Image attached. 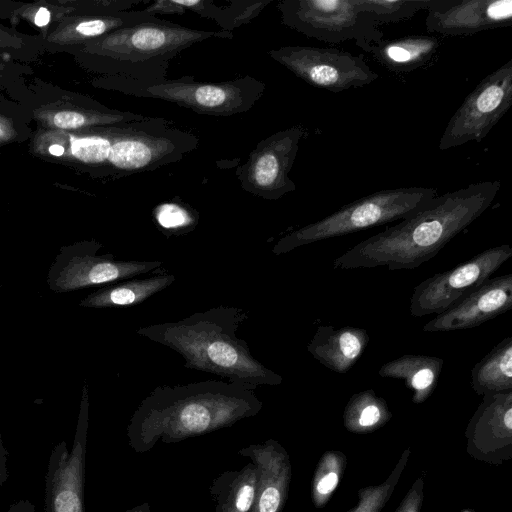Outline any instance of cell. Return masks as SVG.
Returning a JSON list of instances; mask_svg holds the SVG:
<instances>
[{
  "label": "cell",
  "mask_w": 512,
  "mask_h": 512,
  "mask_svg": "<svg viewBox=\"0 0 512 512\" xmlns=\"http://www.w3.org/2000/svg\"><path fill=\"white\" fill-rule=\"evenodd\" d=\"M500 181H483L436 196L414 215L354 245L335 269H415L429 261L493 203Z\"/></svg>",
  "instance_id": "obj_1"
},
{
  "label": "cell",
  "mask_w": 512,
  "mask_h": 512,
  "mask_svg": "<svg viewBox=\"0 0 512 512\" xmlns=\"http://www.w3.org/2000/svg\"><path fill=\"white\" fill-rule=\"evenodd\" d=\"M263 403L254 389L223 380L158 386L132 414L127 437L136 453L150 451L159 441L176 443L228 428L257 415Z\"/></svg>",
  "instance_id": "obj_2"
},
{
  "label": "cell",
  "mask_w": 512,
  "mask_h": 512,
  "mask_svg": "<svg viewBox=\"0 0 512 512\" xmlns=\"http://www.w3.org/2000/svg\"><path fill=\"white\" fill-rule=\"evenodd\" d=\"M247 319L244 309L222 305L178 321L144 326L136 333L179 353L186 368L252 389L281 384L283 378L258 361L246 341L237 337Z\"/></svg>",
  "instance_id": "obj_3"
},
{
  "label": "cell",
  "mask_w": 512,
  "mask_h": 512,
  "mask_svg": "<svg viewBox=\"0 0 512 512\" xmlns=\"http://www.w3.org/2000/svg\"><path fill=\"white\" fill-rule=\"evenodd\" d=\"M210 38L231 32L192 29L161 18L118 28L84 44V51L106 62L114 77L140 81L166 79L170 61Z\"/></svg>",
  "instance_id": "obj_4"
},
{
  "label": "cell",
  "mask_w": 512,
  "mask_h": 512,
  "mask_svg": "<svg viewBox=\"0 0 512 512\" xmlns=\"http://www.w3.org/2000/svg\"><path fill=\"white\" fill-rule=\"evenodd\" d=\"M436 196V189L427 187H401L371 193L287 233L276 242L272 252L282 255L304 245L401 221L420 211Z\"/></svg>",
  "instance_id": "obj_5"
},
{
  "label": "cell",
  "mask_w": 512,
  "mask_h": 512,
  "mask_svg": "<svg viewBox=\"0 0 512 512\" xmlns=\"http://www.w3.org/2000/svg\"><path fill=\"white\" fill-rule=\"evenodd\" d=\"M116 90L134 97L160 99L198 114L227 117L248 112L262 97L266 84L251 76L204 82L192 76L158 81L114 77Z\"/></svg>",
  "instance_id": "obj_6"
},
{
  "label": "cell",
  "mask_w": 512,
  "mask_h": 512,
  "mask_svg": "<svg viewBox=\"0 0 512 512\" xmlns=\"http://www.w3.org/2000/svg\"><path fill=\"white\" fill-rule=\"evenodd\" d=\"M277 9L285 26L321 42L354 41L368 52L384 38L357 0H281Z\"/></svg>",
  "instance_id": "obj_7"
},
{
  "label": "cell",
  "mask_w": 512,
  "mask_h": 512,
  "mask_svg": "<svg viewBox=\"0 0 512 512\" xmlns=\"http://www.w3.org/2000/svg\"><path fill=\"white\" fill-rule=\"evenodd\" d=\"M102 246L95 240L62 246L48 269V288L55 293H67L133 279L162 269L160 260H121L112 253L99 254Z\"/></svg>",
  "instance_id": "obj_8"
},
{
  "label": "cell",
  "mask_w": 512,
  "mask_h": 512,
  "mask_svg": "<svg viewBox=\"0 0 512 512\" xmlns=\"http://www.w3.org/2000/svg\"><path fill=\"white\" fill-rule=\"evenodd\" d=\"M267 54L306 83L334 93L369 85L379 77L362 55L337 48L283 46Z\"/></svg>",
  "instance_id": "obj_9"
},
{
  "label": "cell",
  "mask_w": 512,
  "mask_h": 512,
  "mask_svg": "<svg viewBox=\"0 0 512 512\" xmlns=\"http://www.w3.org/2000/svg\"><path fill=\"white\" fill-rule=\"evenodd\" d=\"M512 105V59L487 75L450 118L438 144L442 151L481 142Z\"/></svg>",
  "instance_id": "obj_10"
},
{
  "label": "cell",
  "mask_w": 512,
  "mask_h": 512,
  "mask_svg": "<svg viewBox=\"0 0 512 512\" xmlns=\"http://www.w3.org/2000/svg\"><path fill=\"white\" fill-rule=\"evenodd\" d=\"M512 256L509 244L485 249L446 271L434 274L413 289L409 311L413 317L440 314L480 286Z\"/></svg>",
  "instance_id": "obj_11"
},
{
  "label": "cell",
  "mask_w": 512,
  "mask_h": 512,
  "mask_svg": "<svg viewBox=\"0 0 512 512\" xmlns=\"http://www.w3.org/2000/svg\"><path fill=\"white\" fill-rule=\"evenodd\" d=\"M304 133L301 125H294L261 140L236 170L242 189L265 200H278L295 191L289 173Z\"/></svg>",
  "instance_id": "obj_12"
},
{
  "label": "cell",
  "mask_w": 512,
  "mask_h": 512,
  "mask_svg": "<svg viewBox=\"0 0 512 512\" xmlns=\"http://www.w3.org/2000/svg\"><path fill=\"white\" fill-rule=\"evenodd\" d=\"M89 423V398L86 383L69 451L66 441L51 451L45 475L44 512H84V484Z\"/></svg>",
  "instance_id": "obj_13"
},
{
  "label": "cell",
  "mask_w": 512,
  "mask_h": 512,
  "mask_svg": "<svg viewBox=\"0 0 512 512\" xmlns=\"http://www.w3.org/2000/svg\"><path fill=\"white\" fill-rule=\"evenodd\" d=\"M512 308V274L489 278L423 326L424 332H452L479 326Z\"/></svg>",
  "instance_id": "obj_14"
},
{
  "label": "cell",
  "mask_w": 512,
  "mask_h": 512,
  "mask_svg": "<svg viewBox=\"0 0 512 512\" xmlns=\"http://www.w3.org/2000/svg\"><path fill=\"white\" fill-rule=\"evenodd\" d=\"M512 25V0H443L427 10L426 30L461 36Z\"/></svg>",
  "instance_id": "obj_15"
},
{
  "label": "cell",
  "mask_w": 512,
  "mask_h": 512,
  "mask_svg": "<svg viewBox=\"0 0 512 512\" xmlns=\"http://www.w3.org/2000/svg\"><path fill=\"white\" fill-rule=\"evenodd\" d=\"M250 459L258 470V485L250 512H281L289 480V463L282 447L269 439L238 451Z\"/></svg>",
  "instance_id": "obj_16"
},
{
  "label": "cell",
  "mask_w": 512,
  "mask_h": 512,
  "mask_svg": "<svg viewBox=\"0 0 512 512\" xmlns=\"http://www.w3.org/2000/svg\"><path fill=\"white\" fill-rule=\"evenodd\" d=\"M369 334L363 328L318 325L307 351L322 365L337 373L348 372L363 354Z\"/></svg>",
  "instance_id": "obj_17"
},
{
  "label": "cell",
  "mask_w": 512,
  "mask_h": 512,
  "mask_svg": "<svg viewBox=\"0 0 512 512\" xmlns=\"http://www.w3.org/2000/svg\"><path fill=\"white\" fill-rule=\"evenodd\" d=\"M159 17L149 15L143 9L117 13H86L61 23L47 40L61 45L85 44L118 28L134 25Z\"/></svg>",
  "instance_id": "obj_18"
},
{
  "label": "cell",
  "mask_w": 512,
  "mask_h": 512,
  "mask_svg": "<svg viewBox=\"0 0 512 512\" xmlns=\"http://www.w3.org/2000/svg\"><path fill=\"white\" fill-rule=\"evenodd\" d=\"M175 282V276L161 269L143 279H127L104 286L83 298V308H114L138 305Z\"/></svg>",
  "instance_id": "obj_19"
},
{
  "label": "cell",
  "mask_w": 512,
  "mask_h": 512,
  "mask_svg": "<svg viewBox=\"0 0 512 512\" xmlns=\"http://www.w3.org/2000/svg\"><path fill=\"white\" fill-rule=\"evenodd\" d=\"M438 46L436 37L410 35L388 40L383 38L372 45L368 53L390 71L411 72L427 63L436 53Z\"/></svg>",
  "instance_id": "obj_20"
},
{
  "label": "cell",
  "mask_w": 512,
  "mask_h": 512,
  "mask_svg": "<svg viewBox=\"0 0 512 512\" xmlns=\"http://www.w3.org/2000/svg\"><path fill=\"white\" fill-rule=\"evenodd\" d=\"M443 367L436 356L406 354L383 364L378 374L383 378L403 380L413 391L414 402L424 401L435 389Z\"/></svg>",
  "instance_id": "obj_21"
},
{
  "label": "cell",
  "mask_w": 512,
  "mask_h": 512,
  "mask_svg": "<svg viewBox=\"0 0 512 512\" xmlns=\"http://www.w3.org/2000/svg\"><path fill=\"white\" fill-rule=\"evenodd\" d=\"M257 485L258 470L252 462L238 470L224 471L209 488L215 502L214 512H250Z\"/></svg>",
  "instance_id": "obj_22"
},
{
  "label": "cell",
  "mask_w": 512,
  "mask_h": 512,
  "mask_svg": "<svg viewBox=\"0 0 512 512\" xmlns=\"http://www.w3.org/2000/svg\"><path fill=\"white\" fill-rule=\"evenodd\" d=\"M471 386L479 395L510 392L512 389V337L495 345L471 370Z\"/></svg>",
  "instance_id": "obj_23"
},
{
  "label": "cell",
  "mask_w": 512,
  "mask_h": 512,
  "mask_svg": "<svg viewBox=\"0 0 512 512\" xmlns=\"http://www.w3.org/2000/svg\"><path fill=\"white\" fill-rule=\"evenodd\" d=\"M144 115L131 111L109 109L100 104L96 106H76L55 111H43L40 119L52 127L62 130L90 129L118 123L131 122L144 118Z\"/></svg>",
  "instance_id": "obj_24"
},
{
  "label": "cell",
  "mask_w": 512,
  "mask_h": 512,
  "mask_svg": "<svg viewBox=\"0 0 512 512\" xmlns=\"http://www.w3.org/2000/svg\"><path fill=\"white\" fill-rule=\"evenodd\" d=\"M272 0H229L217 5L214 0H199L194 13L213 20L223 31L231 32L255 19Z\"/></svg>",
  "instance_id": "obj_25"
},
{
  "label": "cell",
  "mask_w": 512,
  "mask_h": 512,
  "mask_svg": "<svg viewBox=\"0 0 512 512\" xmlns=\"http://www.w3.org/2000/svg\"><path fill=\"white\" fill-rule=\"evenodd\" d=\"M357 2L377 25H383L410 19L421 10L436 8L443 0H357Z\"/></svg>",
  "instance_id": "obj_26"
},
{
  "label": "cell",
  "mask_w": 512,
  "mask_h": 512,
  "mask_svg": "<svg viewBox=\"0 0 512 512\" xmlns=\"http://www.w3.org/2000/svg\"><path fill=\"white\" fill-rule=\"evenodd\" d=\"M91 130V133L82 137H70V154L84 164L105 167L109 152L106 126Z\"/></svg>",
  "instance_id": "obj_27"
},
{
  "label": "cell",
  "mask_w": 512,
  "mask_h": 512,
  "mask_svg": "<svg viewBox=\"0 0 512 512\" xmlns=\"http://www.w3.org/2000/svg\"><path fill=\"white\" fill-rule=\"evenodd\" d=\"M157 225L167 235H181L195 228L197 216L187 207L177 203H163L154 210Z\"/></svg>",
  "instance_id": "obj_28"
},
{
  "label": "cell",
  "mask_w": 512,
  "mask_h": 512,
  "mask_svg": "<svg viewBox=\"0 0 512 512\" xmlns=\"http://www.w3.org/2000/svg\"><path fill=\"white\" fill-rule=\"evenodd\" d=\"M348 409L356 411L357 424L361 427L374 426L385 416V404L372 389L353 395Z\"/></svg>",
  "instance_id": "obj_29"
},
{
  "label": "cell",
  "mask_w": 512,
  "mask_h": 512,
  "mask_svg": "<svg viewBox=\"0 0 512 512\" xmlns=\"http://www.w3.org/2000/svg\"><path fill=\"white\" fill-rule=\"evenodd\" d=\"M149 15L158 17L159 15H183L186 10L175 0H155L149 1L148 6L142 8Z\"/></svg>",
  "instance_id": "obj_30"
},
{
  "label": "cell",
  "mask_w": 512,
  "mask_h": 512,
  "mask_svg": "<svg viewBox=\"0 0 512 512\" xmlns=\"http://www.w3.org/2000/svg\"><path fill=\"white\" fill-rule=\"evenodd\" d=\"M337 484L338 475L334 472H330L321 478L316 488L318 493L324 495L330 493L337 486Z\"/></svg>",
  "instance_id": "obj_31"
},
{
  "label": "cell",
  "mask_w": 512,
  "mask_h": 512,
  "mask_svg": "<svg viewBox=\"0 0 512 512\" xmlns=\"http://www.w3.org/2000/svg\"><path fill=\"white\" fill-rule=\"evenodd\" d=\"M23 39L13 35L7 31L0 29V48H21L23 46Z\"/></svg>",
  "instance_id": "obj_32"
},
{
  "label": "cell",
  "mask_w": 512,
  "mask_h": 512,
  "mask_svg": "<svg viewBox=\"0 0 512 512\" xmlns=\"http://www.w3.org/2000/svg\"><path fill=\"white\" fill-rule=\"evenodd\" d=\"M34 12L33 22L38 27H44L51 20V11L47 6H38Z\"/></svg>",
  "instance_id": "obj_33"
},
{
  "label": "cell",
  "mask_w": 512,
  "mask_h": 512,
  "mask_svg": "<svg viewBox=\"0 0 512 512\" xmlns=\"http://www.w3.org/2000/svg\"><path fill=\"white\" fill-rule=\"evenodd\" d=\"M7 456L8 452L3 445L2 435L0 432V487L8 479L9 476L7 470Z\"/></svg>",
  "instance_id": "obj_34"
},
{
  "label": "cell",
  "mask_w": 512,
  "mask_h": 512,
  "mask_svg": "<svg viewBox=\"0 0 512 512\" xmlns=\"http://www.w3.org/2000/svg\"><path fill=\"white\" fill-rule=\"evenodd\" d=\"M7 512H36L34 504L28 499H21L12 503Z\"/></svg>",
  "instance_id": "obj_35"
},
{
  "label": "cell",
  "mask_w": 512,
  "mask_h": 512,
  "mask_svg": "<svg viewBox=\"0 0 512 512\" xmlns=\"http://www.w3.org/2000/svg\"><path fill=\"white\" fill-rule=\"evenodd\" d=\"M48 152L53 156H62L65 152V149L62 145L55 143L49 146Z\"/></svg>",
  "instance_id": "obj_36"
},
{
  "label": "cell",
  "mask_w": 512,
  "mask_h": 512,
  "mask_svg": "<svg viewBox=\"0 0 512 512\" xmlns=\"http://www.w3.org/2000/svg\"><path fill=\"white\" fill-rule=\"evenodd\" d=\"M125 512H151V507H150L149 503L145 502L142 504H138V505L126 510Z\"/></svg>",
  "instance_id": "obj_37"
},
{
  "label": "cell",
  "mask_w": 512,
  "mask_h": 512,
  "mask_svg": "<svg viewBox=\"0 0 512 512\" xmlns=\"http://www.w3.org/2000/svg\"><path fill=\"white\" fill-rule=\"evenodd\" d=\"M3 127L4 126H2L1 123H0V138L1 137L7 138V136H6V131L7 130H3Z\"/></svg>",
  "instance_id": "obj_38"
},
{
  "label": "cell",
  "mask_w": 512,
  "mask_h": 512,
  "mask_svg": "<svg viewBox=\"0 0 512 512\" xmlns=\"http://www.w3.org/2000/svg\"><path fill=\"white\" fill-rule=\"evenodd\" d=\"M0 68H2V63L0 62Z\"/></svg>",
  "instance_id": "obj_39"
},
{
  "label": "cell",
  "mask_w": 512,
  "mask_h": 512,
  "mask_svg": "<svg viewBox=\"0 0 512 512\" xmlns=\"http://www.w3.org/2000/svg\"><path fill=\"white\" fill-rule=\"evenodd\" d=\"M0 278H1V275H0Z\"/></svg>",
  "instance_id": "obj_40"
}]
</instances>
